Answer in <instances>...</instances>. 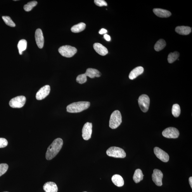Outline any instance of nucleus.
<instances>
[{
  "label": "nucleus",
  "instance_id": "nucleus-36",
  "mask_svg": "<svg viewBox=\"0 0 192 192\" xmlns=\"http://www.w3.org/2000/svg\"></svg>",
  "mask_w": 192,
  "mask_h": 192
},
{
  "label": "nucleus",
  "instance_id": "nucleus-9",
  "mask_svg": "<svg viewBox=\"0 0 192 192\" xmlns=\"http://www.w3.org/2000/svg\"><path fill=\"white\" fill-rule=\"evenodd\" d=\"M92 132V123L87 122L83 127L82 136L85 140H88L91 138Z\"/></svg>",
  "mask_w": 192,
  "mask_h": 192
},
{
  "label": "nucleus",
  "instance_id": "nucleus-31",
  "mask_svg": "<svg viewBox=\"0 0 192 192\" xmlns=\"http://www.w3.org/2000/svg\"><path fill=\"white\" fill-rule=\"evenodd\" d=\"M94 3L96 6H106L108 5L106 2L104 0H95Z\"/></svg>",
  "mask_w": 192,
  "mask_h": 192
},
{
  "label": "nucleus",
  "instance_id": "nucleus-5",
  "mask_svg": "<svg viewBox=\"0 0 192 192\" xmlns=\"http://www.w3.org/2000/svg\"><path fill=\"white\" fill-rule=\"evenodd\" d=\"M77 51L75 47L69 45L61 46L58 49V52L61 55L67 58L73 57L77 53Z\"/></svg>",
  "mask_w": 192,
  "mask_h": 192
},
{
  "label": "nucleus",
  "instance_id": "nucleus-13",
  "mask_svg": "<svg viewBox=\"0 0 192 192\" xmlns=\"http://www.w3.org/2000/svg\"><path fill=\"white\" fill-rule=\"evenodd\" d=\"M35 38L38 47L40 49H42L44 47V39L42 31L40 28L36 31Z\"/></svg>",
  "mask_w": 192,
  "mask_h": 192
},
{
  "label": "nucleus",
  "instance_id": "nucleus-3",
  "mask_svg": "<svg viewBox=\"0 0 192 192\" xmlns=\"http://www.w3.org/2000/svg\"><path fill=\"white\" fill-rule=\"evenodd\" d=\"M122 116L120 111L115 110L111 114L109 121V127L111 129H117L122 123Z\"/></svg>",
  "mask_w": 192,
  "mask_h": 192
},
{
  "label": "nucleus",
  "instance_id": "nucleus-18",
  "mask_svg": "<svg viewBox=\"0 0 192 192\" xmlns=\"http://www.w3.org/2000/svg\"><path fill=\"white\" fill-rule=\"evenodd\" d=\"M191 28L186 26H179L175 28V32L180 35H188L191 32Z\"/></svg>",
  "mask_w": 192,
  "mask_h": 192
},
{
  "label": "nucleus",
  "instance_id": "nucleus-8",
  "mask_svg": "<svg viewBox=\"0 0 192 192\" xmlns=\"http://www.w3.org/2000/svg\"><path fill=\"white\" fill-rule=\"evenodd\" d=\"M164 137L168 139H177L179 135V132L176 128L169 127L167 128L162 132Z\"/></svg>",
  "mask_w": 192,
  "mask_h": 192
},
{
  "label": "nucleus",
  "instance_id": "nucleus-19",
  "mask_svg": "<svg viewBox=\"0 0 192 192\" xmlns=\"http://www.w3.org/2000/svg\"><path fill=\"white\" fill-rule=\"evenodd\" d=\"M85 74L87 77H89L91 78L100 77L101 75V73L99 70L92 68L87 69Z\"/></svg>",
  "mask_w": 192,
  "mask_h": 192
},
{
  "label": "nucleus",
  "instance_id": "nucleus-30",
  "mask_svg": "<svg viewBox=\"0 0 192 192\" xmlns=\"http://www.w3.org/2000/svg\"><path fill=\"white\" fill-rule=\"evenodd\" d=\"M8 169V165L6 164H0V177L2 176L6 172Z\"/></svg>",
  "mask_w": 192,
  "mask_h": 192
},
{
  "label": "nucleus",
  "instance_id": "nucleus-23",
  "mask_svg": "<svg viewBox=\"0 0 192 192\" xmlns=\"http://www.w3.org/2000/svg\"><path fill=\"white\" fill-rule=\"evenodd\" d=\"M27 42L25 40L22 39L19 42L18 44V48L19 53L20 55L23 53V52L27 48Z\"/></svg>",
  "mask_w": 192,
  "mask_h": 192
},
{
  "label": "nucleus",
  "instance_id": "nucleus-35",
  "mask_svg": "<svg viewBox=\"0 0 192 192\" xmlns=\"http://www.w3.org/2000/svg\"><path fill=\"white\" fill-rule=\"evenodd\" d=\"M189 184H190L191 188H192V177H190L189 178Z\"/></svg>",
  "mask_w": 192,
  "mask_h": 192
},
{
  "label": "nucleus",
  "instance_id": "nucleus-7",
  "mask_svg": "<svg viewBox=\"0 0 192 192\" xmlns=\"http://www.w3.org/2000/svg\"><path fill=\"white\" fill-rule=\"evenodd\" d=\"M139 104L140 108L144 113H146L148 110L150 99L149 96L146 94H143L139 97Z\"/></svg>",
  "mask_w": 192,
  "mask_h": 192
},
{
  "label": "nucleus",
  "instance_id": "nucleus-1",
  "mask_svg": "<svg viewBox=\"0 0 192 192\" xmlns=\"http://www.w3.org/2000/svg\"><path fill=\"white\" fill-rule=\"evenodd\" d=\"M63 144V141L61 138H58L54 140L53 143L50 145L46 154V158L47 160L53 159L60 151Z\"/></svg>",
  "mask_w": 192,
  "mask_h": 192
},
{
  "label": "nucleus",
  "instance_id": "nucleus-27",
  "mask_svg": "<svg viewBox=\"0 0 192 192\" xmlns=\"http://www.w3.org/2000/svg\"><path fill=\"white\" fill-rule=\"evenodd\" d=\"M37 2L32 1L28 2L23 6V9L26 11H29L32 10L34 7L37 5Z\"/></svg>",
  "mask_w": 192,
  "mask_h": 192
},
{
  "label": "nucleus",
  "instance_id": "nucleus-24",
  "mask_svg": "<svg viewBox=\"0 0 192 192\" xmlns=\"http://www.w3.org/2000/svg\"><path fill=\"white\" fill-rule=\"evenodd\" d=\"M166 45V43L164 40L161 39L156 43L154 48L156 51H159L162 50Z\"/></svg>",
  "mask_w": 192,
  "mask_h": 192
},
{
  "label": "nucleus",
  "instance_id": "nucleus-28",
  "mask_svg": "<svg viewBox=\"0 0 192 192\" xmlns=\"http://www.w3.org/2000/svg\"><path fill=\"white\" fill-rule=\"evenodd\" d=\"M2 19L3 20L5 23L7 25L10 26L11 27H15V23L13 22V21L11 20V18L8 16H2Z\"/></svg>",
  "mask_w": 192,
  "mask_h": 192
},
{
  "label": "nucleus",
  "instance_id": "nucleus-11",
  "mask_svg": "<svg viewBox=\"0 0 192 192\" xmlns=\"http://www.w3.org/2000/svg\"><path fill=\"white\" fill-rule=\"evenodd\" d=\"M50 92V87L49 85H45L38 91L36 96V98L37 100H41L49 95Z\"/></svg>",
  "mask_w": 192,
  "mask_h": 192
},
{
  "label": "nucleus",
  "instance_id": "nucleus-29",
  "mask_svg": "<svg viewBox=\"0 0 192 192\" xmlns=\"http://www.w3.org/2000/svg\"><path fill=\"white\" fill-rule=\"evenodd\" d=\"M87 81V76L84 74L78 75L76 78V81L80 84L84 83Z\"/></svg>",
  "mask_w": 192,
  "mask_h": 192
},
{
  "label": "nucleus",
  "instance_id": "nucleus-20",
  "mask_svg": "<svg viewBox=\"0 0 192 192\" xmlns=\"http://www.w3.org/2000/svg\"><path fill=\"white\" fill-rule=\"evenodd\" d=\"M113 183L118 187H122L124 186V181L122 177L118 174L113 175L111 178Z\"/></svg>",
  "mask_w": 192,
  "mask_h": 192
},
{
  "label": "nucleus",
  "instance_id": "nucleus-26",
  "mask_svg": "<svg viewBox=\"0 0 192 192\" xmlns=\"http://www.w3.org/2000/svg\"><path fill=\"white\" fill-rule=\"evenodd\" d=\"M181 110L180 106L178 104L173 105L172 108V113L175 117H179L181 114Z\"/></svg>",
  "mask_w": 192,
  "mask_h": 192
},
{
  "label": "nucleus",
  "instance_id": "nucleus-2",
  "mask_svg": "<svg viewBox=\"0 0 192 192\" xmlns=\"http://www.w3.org/2000/svg\"><path fill=\"white\" fill-rule=\"evenodd\" d=\"M88 101H79L71 104L67 107V111L70 113H78L88 109L90 106Z\"/></svg>",
  "mask_w": 192,
  "mask_h": 192
},
{
  "label": "nucleus",
  "instance_id": "nucleus-4",
  "mask_svg": "<svg viewBox=\"0 0 192 192\" xmlns=\"http://www.w3.org/2000/svg\"><path fill=\"white\" fill-rule=\"evenodd\" d=\"M108 156L111 157L117 158H124L126 156L124 149L118 147H110L106 151Z\"/></svg>",
  "mask_w": 192,
  "mask_h": 192
},
{
  "label": "nucleus",
  "instance_id": "nucleus-37",
  "mask_svg": "<svg viewBox=\"0 0 192 192\" xmlns=\"http://www.w3.org/2000/svg\"></svg>",
  "mask_w": 192,
  "mask_h": 192
},
{
  "label": "nucleus",
  "instance_id": "nucleus-21",
  "mask_svg": "<svg viewBox=\"0 0 192 192\" xmlns=\"http://www.w3.org/2000/svg\"><path fill=\"white\" fill-rule=\"evenodd\" d=\"M143 176L142 170L140 169H137L135 170L134 175V181L136 183H138L143 179Z\"/></svg>",
  "mask_w": 192,
  "mask_h": 192
},
{
  "label": "nucleus",
  "instance_id": "nucleus-6",
  "mask_svg": "<svg viewBox=\"0 0 192 192\" xmlns=\"http://www.w3.org/2000/svg\"><path fill=\"white\" fill-rule=\"evenodd\" d=\"M26 98L23 96H19L12 99L9 102V105L14 108H20L24 105Z\"/></svg>",
  "mask_w": 192,
  "mask_h": 192
},
{
  "label": "nucleus",
  "instance_id": "nucleus-33",
  "mask_svg": "<svg viewBox=\"0 0 192 192\" xmlns=\"http://www.w3.org/2000/svg\"><path fill=\"white\" fill-rule=\"evenodd\" d=\"M104 39H105L106 41H110L111 40V37L109 35L105 34L104 36Z\"/></svg>",
  "mask_w": 192,
  "mask_h": 192
},
{
  "label": "nucleus",
  "instance_id": "nucleus-22",
  "mask_svg": "<svg viewBox=\"0 0 192 192\" xmlns=\"http://www.w3.org/2000/svg\"><path fill=\"white\" fill-rule=\"evenodd\" d=\"M86 27V24L83 23H80L73 26L71 28V31L74 33H78L83 31Z\"/></svg>",
  "mask_w": 192,
  "mask_h": 192
},
{
  "label": "nucleus",
  "instance_id": "nucleus-14",
  "mask_svg": "<svg viewBox=\"0 0 192 192\" xmlns=\"http://www.w3.org/2000/svg\"><path fill=\"white\" fill-rule=\"evenodd\" d=\"M93 47L96 53L101 56H105L108 53L107 49L102 45L98 43H95L93 45Z\"/></svg>",
  "mask_w": 192,
  "mask_h": 192
},
{
  "label": "nucleus",
  "instance_id": "nucleus-12",
  "mask_svg": "<svg viewBox=\"0 0 192 192\" xmlns=\"http://www.w3.org/2000/svg\"><path fill=\"white\" fill-rule=\"evenodd\" d=\"M163 174L160 170L155 169L153 170L152 175V178L153 181L158 186H162V179Z\"/></svg>",
  "mask_w": 192,
  "mask_h": 192
},
{
  "label": "nucleus",
  "instance_id": "nucleus-32",
  "mask_svg": "<svg viewBox=\"0 0 192 192\" xmlns=\"http://www.w3.org/2000/svg\"><path fill=\"white\" fill-rule=\"evenodd\" d=\"M8 141L6 139L0 138V148L5 147L8 145Z\"/></svg>",
  "mask_w": 192,
  "mask_h": 192
},
{
  "label": "nucleus",
  "instance_id": "nucleus-17",
  "mask_svg": "<svg viewBox=\"0 0 192 192\" xmlns=\"http://www.w3.org/2000/svg\"><path fill=\"white\" fill-rule=\"evenodd\" d=\"M143 72L144 68L141 66L135 68L130 73L129 75L130 79L133 80L135 79L138 76L142 74Z\"/></svg>",
  "mask_w": 192,
  "mask_h": 192
},
{
  "label": "nucleus",
  "instance_id": "nucleus-25",
  "mask_svg": "<svg viewBox=\"0 0 192 192\" xmlns=\"http://www.w3.org/2000/svg\"><path fill=\"white\" fill-rule=\"evenodd\" d=\"M180 55V54L177 51L174 52L173 53H170L168 56V62L172 63L176 61Z\"/></svg>",
  "mask_w": 192,
  "mask_h": 192
},
{
  "label": "nucleus",
  "instance_id": "nucleus-10",
  "mask_svg": "<svg viewBox=\"0 0 192 192\" xmlns=\"http://www.w3.org/2000/svg\"><path fill=\"white\" fill-rule=\"evenodd\" d=\"M154 151L156 157L162 162H167L169 160V155L162 149L158 147H155L154 149Z\"/></svg>",
  "mask_w": 192,
  "mask_h": 192
},
{
  "label": "nucleus",
  "instance_id": "nucleus-15",
  "mask_svg": "<svg viewBox=\"0 0 192 192\" xmlns=\"http://www.w3.org/2000/svg\"><path fill=\"white\" fill-rule=\"evenodd\" d=\"M153 11L156 15L160 18H168L172 14L169 11L162 9H154Z\"/></svg>",
  "mask_w": 192,
  "mask_h": 192
},
{
  "label": "nucleus",
  "instance_id": "nucleus-34",
  "mask_svg": "<svg viewBox=\"0 0 192 192\" xmlns=\"http://www.w3.org/2000/svg\"><path fill=\"white\" fill-rule=\"evenodd\" d=\"M107 30L104 29V28H102L99 32V34H105L107 32Z\"/></svg>",
  "mask_w": 192,
  "mask_h": 192
},
{
  "label": "nucleus",
  "instance_id": "nucleus-16",
  "mask_svg": "<svg viewBox=\"0 0 192 192\" xmlns=\"http://www.w3.org/2000/svg\"><path fill=\"white\" fill-rule=\"evenodd\" d=\"M43 189L46 192H58V187L53 182H47L44 185Z\"/></svg>",
  "mask_w": 192,
  "mask_h": 192
}]
</instances>
